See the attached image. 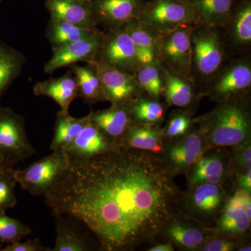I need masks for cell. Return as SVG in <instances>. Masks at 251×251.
<instances>
[{
    "mask_svg": "<svg viewBox=\"0 0 251 251\" xmlns=\"http://www.w3.org/2000/svg\"><path fill=\"white\" fill-rule=\"evenodd\" d=\"M138 19L160 33L169 32L184 25L198 23L197 14L189 0L145 1Z\"/></svg>",
    "mask_w": 251,
    "mask_h": 251,
    "instance_id": "52a82bcc",
    "label": "cell"
},
{
    "mask_svg": "<svg viewBox=\"0 0 251 251\" xmlns=\"http://www.w3.org/2000/svg\"><path fill=\"white\" fill-rule=\"evenodd\" d=\"M1 1H2V0H0V2H1Z\"/></svg>",
    "mask_w": 251,
    "mask_h": 251,
    "instance_id": "ee69618b",
    "label": "cell"
},
{
    "mask_svg": "<svg viewBox=\"0 0 251 251\" xmlns=\"http://www.w3.org/2000/svg\"><path fill=\"white\" fill-rule=\"evenodd\" d=\"M91 120V112L85 117L75 118L69 111L60 110L56 115L54 135L51 141V151L62 150L75 140Z\"/></svg>",
    "mask_w": 251,
    "mask_h": 251,
    "instance_id": "ffe728a7",
    "label": "cell"
},
{
    "mask_svg": "<svg viewBox=\"0 0 251 251\" xmlns=\"http://www.w3.org/2000/svg\"><path fill=\"white\" fill-rule=\"evenodd\" d=\"M202 140L198 133H192L181 144L176 145L170 151V158L176 166H191L197 161L202 152Z\"/></svg>",
    "mask_w": 251,
    "mask_h": 251,
    "instance_id": "83f0119b",
    "label": "cell"
},
{
    "mask_svg": "<svg viewBox=\"0 0 251 251\" xmlns=\"http://www.w3.org/2000/svg\"><path fill=\"white\" fill-rule=\"evenodd\" d=\"M120 148L90 120L75 140L62 150L70 158H88Z\"/></svg>",
    "mask_w": 251,
    "mask_h": 251,
    "instance_id": "5bb4252c",
    "label": "cell"
},
{
    "mask_svg": "<svg viewBox=\"0 0 251 251\" xmlns=\"http://www.w3.org/2000/svg\"><path fill=\"white\" fill-rule=\"evenodd\" d=\"M51 248L46 247L41 244L40 239H29L25 242L8 244L6 247L0 249V251H50Z\"/></svg>",
    "mask_w": 251,
    "mask_h": 251,
    "instance_id": "8d00e7d4",
    "label": "cell"
},
{
    "mask_svg": "<svg viewBox=\"0 0 251 251\" xmlns=\"http://www.w3.org/2000/svg\"><path fill=\"white\" fill-rule=\"evenodd\" d=\"M99 29H87L73 23L50 20L46 36L52 49H56L88 37Z\"/></svg>",
    "mask_w": 251,
    "mask_h": 251,
    "instance_id": "d4e9b609",
    "label": "cell"
},
{
    "mask_svg": "<svg viewBox=\"0 0 251 251\" xmlns=\"http://www.w3.org/2000/svg\"><path fill=\"white\" fill-rule=\"evenodd\" d=\"M97 59L133 75L141 67L134 44L125 25L108 29L104 34Z\"/></svg>",
    "mask_w": 251,
    "mask_h": 251,
    "instance_id": "9c48e42d",
    "label": "cell"
},
{
    "mask_svg": "<svg viewBox=\"0 0 251 251\" xmlns=\"http://www.w3.org/2000/svg\"><path fill=\"white\" fill-rule=\"evenodd\" d=\"M231 200L240 204L247 212L248 216L251 218V193L246 190L242 189L238 191L235 194L230 198Z\"/></svg>",
    "mask_w": 251,
    "mask_h": 251,
    "instance_id": "f35d334b",
    "label": "cell"
},
{
    "mask_svg": "<svg viewBox=\"0 0 251 251\" xmlns=\"http://www.w3.org/2000/svg\"><path fill=\"white\" fill-rule=\"evenodd\" d=\"M125 25L134 44L140 66L159 64L158 44L161 33L139 19Z\"/></svg>",
    "mask_w": 251,
    "mask_h": 251,
    "instance_id": "e0dca14e",
    "label": "cell"
},
{
    "mask_svg": "<svg viewBox=\"0 0 251 251\" xmlns=\"http://www.w3.org/2000/svg\"><path fill=\"white\" fill-rule=\"evenodd\" d=\"M174 248L170 244H159V245L155 246L151 249H149V251H173Z\"/></svg>",
    "mask_w": 251,
    "mask_h": 251,
    "instance_id": "b9f144b4",
    "label": "cell"
},
{
    "mask_svg": "<svg viewBox=\"0 0 251 251\" xmlns=\"http://www.w3.org/2000/svg\"><path fill=\"white\" fill-rule=\"evenodd\" d=\"M195 82H208L226 63L223 29L202 23L193 25L191 36Z\"/></svg>",
    "mask_w": 251,
    "mask_h": 251,
    "instance_id": "7a4b0ae2",
    "label": "cell"
},
{
    "mask_svg": "<svg viewBox=\"0 0 251 251\" xmlns=\"http://www.w3.org/2000/svg\"><path fill=\"white\" fill-rule=\"evenodd\" d=\"M130 112L133 122L137 123H159L163 119L165 110L158 100L144 98L140 96L130 105Z\"/></svg>",
    "mask_w": 251,
    "mask_h": 251,
    "instance_id": "f546056e",
    "label": "cell"
},
{
    "mask_svg": "<svg viewBox=\"0 0 251 251\" xmlns=\"http://www.w3.org/2000/svg\"><path fill=\"white\" fill-rule=\"evenodd\" d=\"M14 167L0 169V211L6 213L17 204L15 187L17 184L14 176Z\"/></svg>",
    "mask_w": 251,
    "mask_h": 251,
    "instance_id": "e575fe53",
    "label": "cell"
},
{
    "mask_svg": "<svg viewBox=\"0 0 251 251\" xmlns=\"http://www.w3.org/2000/svg\"><path fill=\"white\" fill-rule=\"evenodd\" d=\"M69 163L63 150L52 151L24 169L14 170V176L21 188L33 196L46 197L58 181Z\"/></svg>",
    "mask_w": 251,
    "mask_h": 251,
    "instance_id": "277c9868",
    "label": "cell"
},
{
    "mask_svg": "<svg viewBox=\"0 0 251 251\" xmlns=\"http://www.w3.org/2000/svg\"><path fill=\"white\" fill-rule=\"evenodd\" d=\"M25 62L24 54L0 41V97L19 76Z\"/></svg>",
    "mask_w": 251,
    "mask_h": 251,
    "instance_id": "cb8c5ba5",
    "label": "cell"
},
{
    "mask_svg": "<svg viewBox=\"0 0 251 251\" xmlns=\"http://www.w3.org/2000/svg\"><path fill=\"white\" fill-rule=\"evenodd\" d=\"M251 249L250 247H244V248H242V249H239V251H251Z\"/></svg>",
    "mask_w": 251,
    "mask_h": 251,
    "instance_id": "7bdbcfd3",
    "label": "cell"
},
{
    "mask_svg": "<svg viewBox=\"0 0 251 251\" xmlns=\"http://www.w3.org/2000/svg\"><path fill=\"white\" fill-rule=\"evenodd\" d=\"M251 62L249 57L234 59L224 65L207 84V93L220 102L240 97L250 90Z\"/></svg>",
    "mask_w": 251,
    "mask_h": 251,
    "instance_id": "ba28073f",
    "label": "cell"
},
{
    "mask_svg": "<svg viewBox=\"0 0 251 251\" xmlns=\"http://www.w3.org/2000/svg\"><path fill=\"white\" fill-rule=\"evenodd\" d=\"M161 67L164 81L163 94L167 102L179 108L187 107L194 99L196 82Z\"/></svg>",
    "mask_w": 251,
    "mask_h": 251,
    "instance_id": "7402d4cb",
    "label": "cell"
},
{
    "mask_svg": "<svg viewBox=\"0 0 251 251\" xmlns=\"http://www.w3.org/2000/svg\"><path fill=\"white\" fill-rule=\"evenodd\" d=\"M69 158L46 204L54 214L85 224L102 250H130L153 239L171 219L176 188L158 158L123 147Z\"/></svg>",
    "mask_w": 251,
    "mask_h": 251,
    "instance_id": "6da1fadb",
    "label": "cell"
},
{
    "mask_svg": "<svg viewBox=\"0 0 251 251\" xmlns=\"http://www.w3.org/2000/svg\"><path fill=\"white\" fill-rule=\"evenodd\" d=\"M191 120L186 114L177 113L174 115L167 126L166 133L169 137L184 135L191 126Z\"/></svg>",
    "mask_w": 251,
    "mask_h": 251,
    "instance_id": "d590c367",
    "label": "cell"
},
{
    "mask_svg": "<svg viewBox=\"0 0 251 251\" xmlns=\"http://www.w3.org/2000/svg\"><path fill=\"white\" fill-rule=\"evenodd\" d=\"M193 25H184L169 32L161 33L158 58L161 67L195 82L191 41Z\"/></svg>",
    "mask_w": 251,
    "mask_h": 251,
    "instance_id": "8992f818",
    "label": "cell"
},
{
    "mask_svg": "<svg viewBox=\"0 0 251 251\" xmlns=\"http://www.w3.org/2000/svg\"><path fill=\"white\" fill-rule=\"evenodd\" d=\"M240 97L221 102L206 119V128L214 145L233 146L245 141L249 137L250 112Z\"/></svg>",
    "mask_w": 251,
    "mask_h": 251,
    "instance_id": "3957f363",
    "label": "cell"
},
{
    "mask_svg": "<svg viewBox=\"0 0 251 251\" xmlns=\"http://www.w3.org/2000/svg\"><path fill=\"white\" fill-rule=\"evenodd\" d=\"M198 23L224 29L227 25L237 0H189Z\"/></svg>",
    "mask_w": 251,
    "mask_h": 251,
    "instance_id": "d6986e66",
    "label": "cell"
},
{
    "mask_svg": "<svg viewBox=\"0 0 251 251\" xmlns=\"http://www.w3.org/2000/svg\"><path fill=\"white\" fill-rule=\"evenodd\" d=\"M239 183L243 189L246 190L251 193V170L248 171L246 174L242 175L239 179Z\"/></svg>",
    "mask_w": 251,
    "mask_h": 251,
    "instance_id": "60d3db41",
    "label": "cell"
},
{
    "mask_svg": "<svg viewBox=\"0 0 251 251\" xmlns=\"http://www.w3.org/2000/svg\"><path fill=\"white\" fill-rule=\"evenodd\" d=\"M145 0H91V8L99 25L107 29L121 27L139 18Z\"/></svg>",
    "mask_w": 251,
    "mask_h": 251,
    "instance_id": "7c38bea8",
    "label": "cell"
},
{
    "mask_svg": "<svg viewBox=\"0 0 251 251\" xmlns=\"http://www.w3.org/2000/svg\"><path fill=\"white\" fill-rule=\"evenodd\" d=\"M98 74L106 100L112 105H131L143 93L135 75L97 59L91 63Z\"/></svg>",
    "mask_w": 251,
    "mask_h": 251,
    "instance_id": "30bf717a",
    "label": "cell"
},
{
    "mask_svg": "<svg viewBox=\"0 0 251 251\" xmlns=\"http://www.w3.org/2000/svg\"><path fill=\"white\" fill-rule=\"evenodd\" d=\"M238 161L241 166L244 167L245 169L249 171L251 167V148L250 144L244 147L239 152L237 157Z\"/></svg>",
    "mask_w": 251,
    "mask_h": 251,
    "instance_id": "ab89813d",
    "label": "cell"
},
{
    "mask_svg": "<svg viewBox=\"0 0 251 251\" xmlns=\"http://www.w3.org/2000/svg\"><path fill=\"white\" fill-rule=\"evenodd\" d=\"M168 232L174 242L186 249H195L199 247L204 239V234L201 230L179 222L173 223L170 226Z\"/></svg>",
    "mask_w": 251,
    "mask_h": 251,
    "instance_id": "836d02e7",
    "label": "cell"
},
{
    "mask_svg": "<svg viewBox=\"0 0 251 251\" xmlns=\"http://www.w3.org/2000/svg\"><path fill=\"white\" fill-rule=\"evenodd\" d=\"M70 67L71 72L76 80L78 97L89 104L106 100L101 82L93 66L75 64Z\"/></svg>",
    "mask_w": 251,
    "mask_h": 251,
    "instance_id": "603a6c76",
    "label": "cell"
},
{
    "mask_svg": "<svg viewBox=\"0 0 251 251\" xmlns=\"http://www.w3.org/2000/svg\"><path fill=\"white\" fill-rule=\"evenodd\" d=\"M235 244L231 241L214 239L206 244L203 248L204 251H230L234 250Z\"/></svg>",
    "mask_w": 251,
    "mask_h": 251,
    "instance_id": "74e56055",
    "label": "cell"
},
{
    "mask_svg": "<svg viewBox=\"0 0 251 251\" xmlns=\"http://www.w3.org/2000/svg\"><path fill=\"white\" fill-rule=\"evenodd\" d=\"M45 6L52 21L71 23L87 29H99L92 14L91 0H45Z\"/></svg>",
    "mask_w": 251,
    "mask_h": 251,
    "instance_id": "9a60e30c",
    "label": "cell"
},
{
    "mask_svg": "<svg viewBox=\"0 0 251 251\" xmlns=\"http://www.w3.org/2000/svg\"><path fill=\"white\" fill-rule=\"evenodd\" d=\"M223 193L217 184L200 183L193 193V204L199 210L210 213L219 207Z\"/></svg>",
    "mask_w": 251,
    "mask_h": 251,
    "instance_id": "1f68e13d",
    "label": "cell"
},
{
    "mask_svg": "<svg viewBox=\"0 0 251 251\" xmlns=\"http://www.w3.org/2000/svg\"><path fill=\"white\" fill-rule=\"evenodd\" d=\"M91 121L112 141L122 148L126 132L133 123L130 105H112L106 110L91 112Z\"/></svg>",
    "mask_w": 251,
    "mask_h": 251,
    "instance_id": "2e32d148",
    "label": "cell"
},
{
    "mask_svg": "<svg viewBox=\"0 0 251 251\" xmlns=\"http://www.w3.org/2000/svg\"><path fill=\"white\" fill-rule=\"evenodd\" d=\"M224 173V163L219 157L213 156L203 158L198 163L191 176V184L221 182Z\"/></svg>",
    "mask_w": 251,
    "mask_h": 251,
    "instance_id": "4dcf8cb0",
    "label": "cell"
},
{
    "mask_svg": "<svg viewBox=\"0 0 251 251\" xmlns=\"http://www.w3.org/2000/svg\"><path fill=\"white\" fill-rule=\"evenodd\" d=\"M226 52H247L251 46V0H237L227 25L223 29Z\"/></svg>",
    "mask_w": 251,
    "mask_h": 251,
    "instance_id": "4fadbf2b",
    "label": "cell"
},
{
    "mask_svg": "<svg viewBox=\"0 0 251 251\" xmlns=\"http://www.w3.org/2000/svg\"><path fill=\"white\" fill-rule=\"evenodd\" d=\"M105 32L100 29L92 35L52 49V55L44 66V72L52 74L62 67L72 66L79 62L91 64L98 59Z\"/></svg>",
    "mask_w": 251,
    "mask_h": 251,
    "instance_id": "8fae6325",
    "label": "cell"
},
{
    "mask_svg": "<svg viewBox=\"0 0 251 251\" xmlns=\"http://www.w3.org/2000/svg\"><path fill=\"white\" fill-rule=\"evenodd\" d=\"M34 153L24 117L9 107L0 106V164L14 167Z\"/></svg>",
    "mask_w": 251,
    "mask_h": 251,
    "instance_id": "5b68a950",
    "label": "cell"
},
{
    "mask_svg": "<svg viewBox=\"0 0 251 251\" xmlns=\"http://www.w3.org/2000/svg\"><path fill=\"white\" fill-rule=\"evenodd\" d=\"M56 219V240L50 251H87V243L80 234L63 221L62 216L54 214Z\"/></svg>",
    "mask_w": 251,
    "mask_h": 251,
    "instance_id": "4316f807",
    "label": "cell"
},
{
    "mask_svg": "<svg viewBox=\"0 0 251 251\" xmlns=\"http://www.w3.org/2000/svg\"><path fill=\"white\" fill-rule=\"evenodd\" d=\"M251 226V219L240 204L229 199L220 219L219 228L223 232L243 234Z\"/></svg>",
    "mask_w": 251,
    "mask_h": 251,
    "instance_id": "484cf974",
    "label": "cell"
},
{
    "mask_svg": "<svg viewBox=\"0 0 251 251\" xmlns=\"http://www.w3.org/2000/svg\"><path fill=\"white\" fill-rule=\"evenodd\" d=\"M33 92L52 99L64 111H69L71 104L78 97L76 80L71 71L62 76L36 82Z\"/></svg>",
    "mask_w": 251,
    "mask_h": 251,
    "instance_id": "ac0fdd59",
    "label": "cell"
},
{
    "mask_svg": "<svg viewBox=\"0 0 251 251\" xmlns=\"http://www.w3.org/2000/svg\"><path fill=\"white\" fill-rule=\"evenodd\" d=\"M122 147L160 152L163 150L161 130L152 124L133 122L126 132Z\"/></svg>",
    "mask_w": 251,
    "mask_h": 251,
    "instance_id": "44dd1931",
    "label": "cell"
},
{
    "mask_svg": "<svg viewBox=\"0 0 251 251\" xmlns=\"http://www.w3.org/2000/svg\"><path fill=\"white\" fill-rule=\"evenodd\" d=\"M138 85L151 98L158 100L163 92V75L159 64L143 66L135 74Z\"/></svg>",
    "mask_w": 251,
    "mask_h": 251,
    "instance_id": "f1b7e54d",
    "label": "cell"
},
{
    "mask_svg": "<svg viewBox=\"0 0 251 251\" xmlns=\"http://www.w3.org/2000/svg\"><path fill=\"white\" fill-rule=\"evenodd\" d=\"M31 233L32 229L27 225L0 211V242L14 244Z\"/></svg>",
    "mask_w": 251,
    "mask_h": 251,
    "instance_id": "d6a6232c",
    "label": "cell"
}]
</instances>
